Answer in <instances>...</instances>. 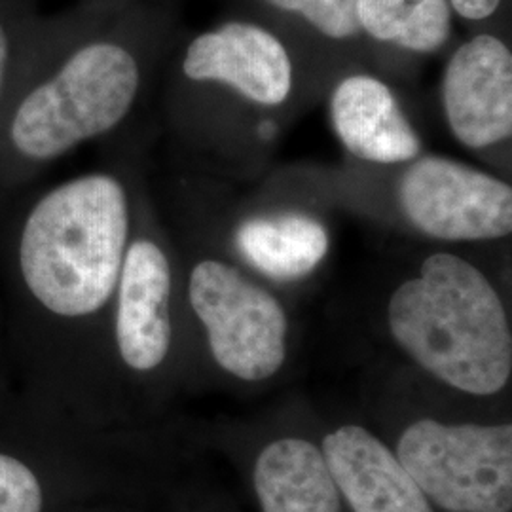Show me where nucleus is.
I'll return each mask as SVG.
<instances>
[{
    "mask_svg": "<svg viewBox=\"0 0 512 512\" xmlns=\"http://www.w3.org/2000/svg\"><path fill=\"white\" fill-rule=\"evenodd\" d=\"M255 488L262 512H342L323 452L308 440L268 444L256 459Z\"/></svg>",
    "mask_w": 512,
    "mask_h": 512,
    "instance_id": "obj_12",
    "label": "nucleus"
},
{
    "mask_svg": "<svg viewBox=\"0 0 512 512\" xmlns=\"http://www.w3.org/2000/svg\"><path fill=\"white\" fill-rule=\"evenodd\" d=\"M330 118L340 143L372 164H406L421 154V141L391 88L370 76L344 78L330 97Z\"/></svg>",
    "mask_w": 512,
    "mask_h": 512,
    "instance_id": "obj_11",
    "label": "nucleus"
},
{
    "mask_svg": "<svg viewBox=\"0 0 512 512\" xmlns=\"http://www.w3.org/2000/svg\"><path fill=\"white\" fill-rule=\"evenodd\" d=\"M442 109L461 145L488 148L512 133V54L492 35L463 42L442 76Z\"/></svg>",
    "mask_w": 512,
    "mask_h": 512,
    "instance_id": "obj_8",
    "label": "nucleus"
},
{
    "mask_svg": "<svg viewBox=\"0 0 512 512\" xmlns=\"http://www.w3.org/2000/svg\"><path fill=\"white\" fill-rule=\"evenodd\" d=\"M40 16L38 0H0V133L21 57Z\"/></svg>",
    "mask_w": 512,
    "mask_h": 512,
    "instance_id": "obj_15",
    "label": "nucleus"
},
{
    "mask_svg": "<svg viewBox=\"0 0 512 512\" xmlns=\"http://www.w3.org/2000/svg\"><path fill=\"white\" fill-rule=\"evenodd\" d=\"M397 198L404 217L427 238L459 243L511 234V184L446 156L412 160Z\"/></svg>",
    "mask_w": 512,
    "mask_h": 512,
    "instance_id": "obj_6",
    "label": "nucleus"
},
{
    "mask_svg": "<svg viewBox=\"0 0 512 512\" xmlns=\"http://www.w3.org/2000/svg\"><path fill=\"white\" fill-rule=\"evenodd\" d=\"M452 10H456L459 16L469 21H480V19L494 16L495 10L499 8L501 0H448Z\"/></svg>",
    "mask_w": 512,
    "mask_h": 512,
    "instance_id": "obj_18",
    "label": "nucleus"
},
{
    "mask_svg": "<svg viewBox=\"0 0 512 512\" xmlns=\"http://www.w3.org/2000/svg\"><path fill=\"white\" fill-rule=\"evenodd\" d=\"M190 82H220L256 105L277 107L293 90V61L274 33L232 21L194 38L181 61Z\"/></svg>",
    "mask_w": 512,
    "mask_h": 512,
    "instance_id": "obj_9",
    "label": "nucleus"
},
{
    "mask_svg": "<svg viewBox=\"0 0 512 512\" xmlns=\"http://www.w3.org/2000/svg\"><path fill=\"white\" fill-rule=\"evenodd\" d=\"M190 306L220 368L245 382L268 380L287 357V313L274 294L226 262L205 258L188 277Z\"/></svg>",
    "mask_w": 512,
    "mask_h": 512,
    "instance_id": "obj_5",
    "label": "nucleus"
},
{
    "mask_svg": "<svg viewBox=\"0 0 512 512\" xmlns=\"http://www.w3.org/2000/svg\"><path fill=\"white\" fill-rule=\"evenodd\" d=\"M393 340L418 365L471 395H494L512 372V334L499 294L471 262L450 253L423 260L391 294Z\"/></svg>",
    "mask_w": 512,
    "mask_h": 512,
    "instance_id": "obj_3",
    "label": "nucleus"
},
{
    "mask_svg": "<svg viewBox=\"0 0 512 512\" xmlns=\"http://www.w3.org/2000/svg\"><path fill=\"white\" fill-rule=\"evenodd\" d=\"M361 31L418 54L440 50L452 31L448 0H357Z\"/></svg>",
    "mask_w": 512,
    "mask_h": 512,
    "instance_id": "obj_14",
    "label": "nucleus"
},
{
    "mask_svg": "<svg viewBox=\"0 0 512 512\" xmlns=\"http://www.w3.org/2000/svg\"><path fill=\"white\" fill-rule=\"evenodd\" d=\"M137 38L107 27L95 6L38 18L0 133V198L128 120L147 78Z\"/></svg>",
    "mask_w": 512,
    "mask_h": 512,
    "instance_id": "obj_1",
    "label": "nucleus"
},
{
    "mask_svg": "<svg viewBox=\"0 0 512 512\" xmlns=\"http://www.w3.org/2000/svg\"><path fill=\"white\" fill-rule=\"evenodd\" d=\"M323 458L355 512H435L416 480L382 440L344 425L323 440Z\"/></svg>",
    "mask_w": 512,
    "mask_h": 512,
    "instance_id": "obj_10",
    "label": "nucleus"
},
{
    "mask_svg": "<svg viewBox=\"0 0 512 512\" xmlns=\"http://www.w3.org/2000/svg\"><path fill=\"white\" fill-rule=\"evenodd\" d=\"M37 475L19 459L0 454V512H42Z\"/></svg>",
    "mask_w": 512,
    "mask_h": 512,
    "instance_id": "obj_17",
    "label": "nucleus"
},
{
    "mask_svg": "<svg viewBox=\"0 0 512 512\" xmlns=\"http://www.w3.org/2000/svg\"><path fill=\"white\" fill-rule=\"evenodd\" d=\"M173 266L160 234L141 222L139 205L114 293V340L135 372L164 365L173 342Z\"/></svg>",
    "mask_w": 512,
    "mask_h": 512,
    "instance_id": "obj_7",
    "label": "nucleus"
},
{
    "mask_svg": "<svg viewBox=\"0 0 512 512\" xmlns=\"http://www.w3.org/2000/svg\"><path fill=\"white\" fill-rule=\"evenodd\" d=\"M397 458L427 499L448 512H511L512 425L412 423Z\"/></svg>",
    "mask_w": 512,
    "mask_h": 512,
    "instance_id": "obj_4",
    "label": "nucleus"
},
{
    "mask_svg": "<svg viewBox=\"0 0 512 512\" xmlns=\"http://www.w3.org/2000/svg\"><path fill=\"white\" fill-rule=\"evenodd\" d=\"M137 205L128 179L110 169L23 198L0 239L23 302L42 323H84L114 300Z\"/></svg>",
    "mask_w": 512,
    "mask_h": 512,
    "instance_id": "obj_2",
    "label": "nucleus"
},
{
    "mask_svg": "<svg viewBox=\"0 0 512 512\" xmlns=\"http://www.w3.org/2000/svg\"><path fill=\"white\" fill-rule=\"evenodd\" d=\"M283 12L306 19L321 35L346 40L361 33L357 0H268Z\"/></svg>",
    "mask_w": 512,
    "mask_h": 512,
    "instance_id": "obj_16",
    "label": "nucleus"
},
{
    "mask_svg": "<svg viewBox=\"0 0 512 512\" xmlns=\"http://www.w3.org/2000/svg\"><path fill=\"white\" fill-rule=\"evenodd\" d=\"M243 258L272 279L294 281L310 275L329 253V232L304 213H279L245 220L236 232Z\"/></svg>",
    "mask_w": 512,
    "mask_h": 512,
    "instance_id": "obj_13",
    "label": "nucleus"
}]
</instances>
